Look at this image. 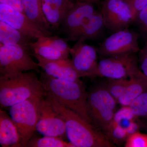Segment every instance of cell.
<instances>
[{
	"label": "cell",
	"mask_w": 147,
	"mask_h": 147,
	"mask_svg": "<svg viewBox=\"0 0 147 147\" xmlns=\"http://www.w3.org/2000/svg\"><path fill=\"white\" fill-rule=\"evenodd\" d=\"M44 96L49 99L63 119L66 137L74 147L116 146L101 130L58 102L53 95L45 92Z\"/></svg>",
	"instance_id": "1"
},
{
	"label": "cell",
	"mask_w": 147,
	"mask_h": 147,
	"mask_svg": "<svg viewBox=\"0 0 147 147\" xmlns=\"http://www.w3.org/2000/svg\"><path fill=\"white\" fill-rule=\"evenodd\" d=\"M45 93L41 80L33 72L0 75L2 108H9L33 96L43 97Z\"/></svg>",
	"instance_id": "2"
},
{
	"label": "cell",
	"mask_w": 147,
	"mask_h": 147,
	"mask_svg": "<svg viewBox=\"0 0 147 147\" xmlns=\"http://www.w3.org/2000/svg\"><path fill=\"white\" fill-rule=\"evenodd\" d=\"M40 80L45 92L53 95L58 102L92 124L88 113L87 93L80 80L71 82L56 79L45 72L41 73Z\"/></svg>",
	"instance_id": "3"
},
{
	"label": "cell",
	"mask_w": 147,
	"mask_h": 147,
	"mask_svg": "<svg viewBox=\"0 0 147 147\" xmlns=\"http://www.w3.org/2000/svg\"><path fill=\"white\" fill-rule=\"evenodd\" d=\"M118 102L106 87H98L87 93L88 113L93 125L105 134L117 111Z\"/></svg>",
	"instance_id": "4"
},
{
	"label": "cell",
	"mask_w": 147,
	"mask_h": 147,
	"mask_svg": "<svg viewBox=\"0 0 147 147\" xmlns=\"http://www.w3.org/2000/svg\"><path fill=\"white\" fill-rule=\"evenodd\" d=\"M43 97L33 96L9 108V115L21 138V147H26L36 131L40 104Z\"/></svg>",
	"instance_id": "5"
},
{
	"label": "cell",
	"mask_w": 147,
	"mask_h": 147,
	"mask_svg": "<svg viewBox=\"0 0 147 147\" xmlns=\"http://www.w3.org/2000/svg\"><path fill=\"white\" fill-rule=\"evenodd\" d=\"M30 50L20 45H3L0 43V75L35 70L40 67L31 57Z\"/></svg>",
	"instance_id": "6"
},
{
	"label": "cell",
	"mask_w": 147,
	"mask_h": 147,
	"mask_svg": "<svg viewBox=\"0 0 147 147\" xmlns=\"http://www.w3.org/2000/svg\"><path fill=\"white\" fill-rule=\"evenodd\" d=\"M139 35L128 28L113 32L97 48L98 53L102 58L137 54L140 50Z\"/></svg>",
	"instance_id": "7"
},
{
	"label": "cell",
	"mask_w": 147,
	"mask_h": 147,
	"mask_svg": "<svg viewBox=\"0 0 147 147\" xmlns=\"http://www.w3.org/2000/svg\"><path fill=\"white\" fill-rule=\"evenodd\" d=\"M136 54L103 58L98 65L97 76L109 79L130 78L142 71Z\"/></svg>",
	"instance_id": "8"
},
{
	"label": "cell",
	"mask_w": 147,
	"mask_h": 147,
	"mask_svg": "<svg viewBox=\"0 0 147 147\" xmlns=\"http://www.w3.org/2000/svg\"><path fill=\"white\" fill-rule=\"evenodd\" d=\"M100 12L105 28L113 33L128 28L135 21L131 9L125 0H105Z\"/></svg>",
	"instance_id": "9"
},
{
	"label": "cell",
	"mask_w": 147,
	"mask_h": 147,
	"mask_svg": "<svg viewBox=\"0 0 147 147\" xmlns=\"http://www.w3.org/2000/svg\"><path fill=\"white\" fill-rule=\"evenodd\" d=\"M69 54L74 67L82 77H97L98 53L94 46L78 40L70 48Z\"/></svg>",
	"instance_id": "10"
},
{
	"label": "cell",
	"mask_w": 147,
	"mask_h": 147,
	"mask_svg": "<svg viewBox=\"0 0 147 147\" xmlns=\"http://www.w3.org/2000/svg\"><path fill=\"white\" fill-rule=\"evenodd\" d=\"M68 40L58 36H47L40 38L30 44L32 55L48 61L67 59L70 48Z\"/></svg>",
	"instance_id": "11"
},
{
	"label": "cell",
	"mask_w": 147,
	"mask_h": 147,
	"mask_svg": "<svg viewBox=\"0 0 147 147\" xmlns=\"http://www.w3.org/2000/svg\"><path fill=\"white\" fill-rule=\"evenodd\" d=\"M36 131L44 136L63 138L66 136L63 119L45 96L41 99L39 105Z\"/></svg>",
	"instance_id": "12"
},
{
	"label": "cell",
	"mask_w": 147,
	"mask_h": 147,
	"mask_svg": "<svg viewBox=\"0 0 147 147\" xmlns=\"http://www.w3.org/2000/svg\"><path fill=\"white\" fill-rule=\"evenodd\" d=\"M93 3L77 1L69 11L60 28L68 40L76 41L84 23L96 11Z\"/></svg>",
	"instance_id": "13"
},
{
	"label": "cell",
	"mask_w": 147,
	"mask_h": 147,
	"mask_svg": "<svg viewBox=\"0 0 147 147\" xmlns=\"http://www.w3.org/2000/svg\"><path fill=\"white\" fill-rule=\"evenodd\" d=\"M0 21L9 24L32 39L47 36L24 13L1 3H0Z\"/></svg>",
	"instance_id": "14"
},
{
	"label": "cell",
	"mask_w": 147,
	"mask_h": 147,
	"mask_svg": "<svg viewBox=\"0 0 147 147\" xmlns=\"http://www.w3.org/2000/svg\"><path fill=\"white\" fill-rule=\"evenodd\" d=\"M38 61V65L49 76L56 79L71 82L80 81L82 77L74 67L71 60L67 58L58 61H48L38 56H34Z\"/></svg>",
	"instance_id": "15"
},
{
	"label": "cell",
	"mask_w": 147,
	"mask_h": 147,
	"mask_svg": "<svg viewBox=\"0 0 147 147\" xmlns=\"http://www.w3.org/2000/svg\"><path fill=\"white\" fill-rule=\"evenodd\" d=\"M42 11L52 30H60L62 23L73 7L71 0H40Z\"/></svg>",
	"instance_id": "16"
},
{
	"label": "cell",
	"mask_w": 147,
	"mask_h": 147,
	"mask_svg": "<svg viewBox=\"0 0 147 147\" xmlns=\"http://www.w3.org/2000/svg\"><path fill=\"white\" fill-rule=\"evenodd\" d=\"M0 144L3 147H21V138L10 116L0 110Z\"/></svg>",
	"instance_id": "17"
},
{
	"label": "cell",
	"mask_w": 147,
	"mask_h": 147,
	"mask_svg": "<svg viewBox=\"0 0 147 147\" xmlns=\"http://www.w3.org/2000/svg\"><path fill=\"white\" fill-rule=\"evenodd\" d=\"M24 14L32 23L47 36L51 35L52 30L46 20L40 0H22Z\"/></svg>",
	"instance_id": "18"
},
{
	"label": "cell",
	"mask_w": 147,
	"mask_h": 147,
	"mask_svg": "<svg viewBox=\"0 0 147 147\" xmlns=\"http://www.w3.org/2000/svg\"><path fill=\"white\" fill-rule=\"evenodd\" d=\"M147 90V78L142 71L131 76L125 91L118 99L122 106H129L140 94Z\"/></svg>",
	"instance_id": "19"
},
{
	"label": "cell",
	"mask_w": 147,
	"mask_h": 147,
	"mask_svg": "<svg viewBox=\"0 0 147 147\" xmlns=\"http://www.w3.org/2000/svg\"><path fill=\"white\" fill-rule=\"evenodd\" d=\"M106 28L104 20L100 11L95 12L84 23L78 34L76 41H86L97 38Z\"/></svg>",
	"instance_id": "20"
},
{
	"label": "cell",
	"mask_w": 147,
	"mask_h": 147,
	"mask_svg": "<svg viewBox=\"0 0 147 147\" xmlns=\"http://www.w3.org/2000/svg\"><path fill=\"white\" fill-rule=\"evenodd\" d=\"M31 38L3 21H0V43L3 45H18L30 49Z\"/></svg>",
	"instance_id": "21"
},
{
	"label": "cell",
	"mask_w": 147,
	"mask_h": 147,
	"mask_svg": "<svg viewBox=\"0 0 147 147\" xmlns=\"http://www.w3.org/2000/svg\"><path fill=\"white\" fill-rule=\"evenodd\" d=\"M26 147H75L70 142L64 141L61 137L44 136L32 137Z\"/></svg>",
	"instance_id": "22"
},
{
	"label": "cell",
	"mask_w": 147,
	"mask_h": 147,
	"mask_svg": "<svg viewBox=\"0 0 147 147\" xmlns=\"http://www.w3.org/2000/svg\"><path fill=\"white\" fill-rule=\"evenodd\" d=\"M129 107L137 118L147 120V90L134 99Z\"/></svg>",
	"instance_id": "23"
},
{
	"label": "cell",
	"mask_w": 147,
	"mask_h": 147,
	"mask_svg": "<svg viewBox=\"0 0 147 147\" xmlns=\"http://www.w3.org/2000/svg\"><path fill=\"white\" fill-rule=\"evenodd\" d=\"M129 79H109L106 88L110 94L117 101L122 95L128 85Z\"/></svg>",
	"instance_id": "24"
},
{
	"label": "cell",
	"mask_w": 147,
	"mask_h": 147,
	"mask_svg": "<svg viewBox=\"0 0 147 147\" xmlns=\"http://www.w3.org/2000/svg\"><path fill=\"white\" fill-rule=\"evenodd\" d=\"M125 147H147V134L135 132L129 136L125 144Z\"/></svg>",
	"instance_id": "25"
},
{
	"label": "cell",
	"mask_w": 147,
	"mask_h": 147,
	"mask_svg": "<svg viewBox=\"0 0 147 147\" xmlns=\"http://www.w3.org/2000/svg\"><path fill=\"white\" fill-rule=\"evenodd\" d=\"M134 23L137 24L145 40L147 39V5L138 13Z\"/></svg>",
	"instance_id": "26"
},
{
	"label": "cell",
	"mask_w": 147,
	"mask_h": 147,
	"mask_svg": "<svg viewBox=\"0 0 147 147\" xmlns=\"http://www.w3.org/2000/svg\"><path fill=\"white\" fill-rule=\"evenodd\" d=\"M138 57L140 69L147 78V39L145 40L144 45L139 50Z\"/></svg>",
	"instance_id": "27"
},
{
	"label": "cell",
	"mask_w": 147,
	"mask_h": 147,
	"mask_svg": "<svg viewBox=\"0 0 147 147\" xmlns=\"http://www.w3.org/2000/svg\"><path fill=\"white\" fill-rule=\"evenodd\" d=\"M130 6L134 18L147 5V0H125Z\"/></svg>",
	"instance_id": "28"
},
{
	"label": "cell",
	"mask_w": 147,
	"mask_h": 147,
	"mask_svg": "<svg viewBox=\"0 0 147 147\" xmlns=\"http://www.w3.org/2000/svg\"><path fill=\"white\" fill-rule=\"evenodd\" d=\"M0 3L7 5L24 13L22 0H0Z\"/></svg>",
	"instance_id": "29"
},
{
	"label": "cell",
	"mask_w": 147,
	"mask_h": 147,
	"mask_svg": "<svg viewBox=\"0 0 147 147\" xmlns=\"http://www.w3.org/2000/svg\"><path fill=\"white\" fill-rule=\"evenodd\" d=\"M140 123L141 127H143L147 131V121H141L140 120Z\"/></svg>",
	"instance_id": "30"
},
{
	"label": "cell",
	"mask_w": 147,
	"mask_h": 147,
	"mask_svg": "<svg viewBox=\"0 0 147 147\" xmlns=\"http://www.w3.org/2000/svg\"><path fill=\"white\" fill-rule=\"evenodd\" d=\"M77 1H86L92 3H97L99 1V0H77Z\"/></svg>",
	"instance_id": "31"
}]
</instances>
